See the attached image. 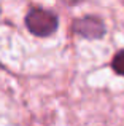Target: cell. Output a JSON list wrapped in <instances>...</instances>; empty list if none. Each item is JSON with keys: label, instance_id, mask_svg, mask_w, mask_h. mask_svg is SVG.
Here are the masks:
<instances>
[{"label": "cell", "instance_id": "7a4b0ae2", "mask_svg": "<svg viewBox=\"0 0 124 126\" xmlns=\"http://www.w3.org/2000/svg\"><path fill=\"white\" fill-rule=\"evenodd\" d=\"M75 31L86 38H99L103 35L105 29H103V24L97 18L87 16V18H83L75 22Z\"/></svg>", "mask_w": 124, "mask_h": 126}, {"label": "cell", "instance_id": "3957f363", "mask_svg": "<svg viewBox=\"0 0 124 126\" xmlns=\"http://www.w3.org/2000/svg\"><path fill=\"white\" fill-rule=\"evenodd\" d=\"M112 65H113V69H115L116 74L124 75V49H123V51H119L118 54L113 58Z\"/></svg>", "mask_w": 124, "mask_h": 126}, {"label": "cell", "instance_id": "6da1fadb", "mask_svg": "<svg viewBox=\"0 0 124 126\" xmlns=\"http://www.w3.org/2000/svg\"><path fill=\"white\" fill-rule=\"evenodd\" d=\"M25 24L34 35L48 37L57 29V16L46 10L34 8L29 11L27 18H25Z\"/></svg>", "mask_w": 124, "mask_h": 126}]
</instances>
